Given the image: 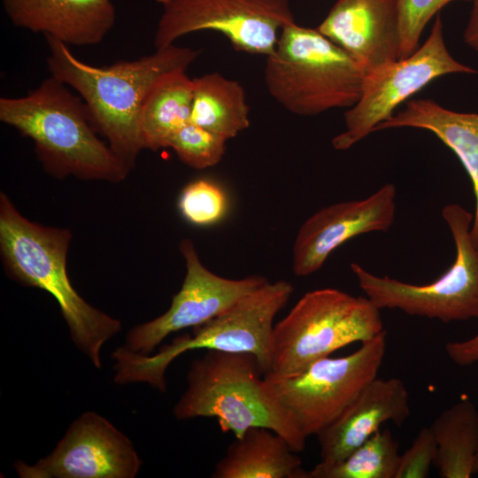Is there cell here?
Instances as JSON below:
<instances>
[{"label": "cell", "instance_id": "1", "mask_svg": "<svg viewBox=\"0 0 478 478\" xmlns=\"http://www.w3.org/2000/svg\"><path fill=\"white\" fill-rule=\"evenodd\" d=\"M46 42L50 76L80 95L96 132L131 171L143 149L139 119L147 94L165 73L188 69L200 50L173 44L134 60L95 66L77 58L64 42L51 37Z\"/></svg>", "mask_w": 478, "mask_h": 478}, {"label": "cell", "instance_id": "2", "mask_svg": "<svg viewBox=\"0 0 478 478\" xmlns=\"http://www.w3.org/2000/svg\"><path fill=\"white\" fill-rule=\"evenodd\" d=\"M50 76L20 97L0 98V120L35 143L50 175L120 182L130 172L95 129L88 108Z\"/></svg>", "mask_w": 478, "mask_h": 478}, {"label": "cell", "instance_id": "3", "mask_svg": "<svg viewBox=\"0 0 478 478\" xmlns=\"http://www.w3.org/2000/svg\"><path fill=\"white\" fill-rule=\"evenodd\" d=\"M71 239L67 228L29 220L5 193H0V254L7 274L24 286L50 294L73 343L101 368V349L120 331L121 323L89 304L72 285L66 271Z\"/></svg>", "mask_w": 478, "mask_h": 478}, {"label": "cell", "instance_id": "4", "mask_svg": "<svg viewBox=\"0 0 478 478\" xmlns=\"http://www.w3.org/2000/svg\"><path fill=\"white\" fill-rule=\"evenodd\" d=\"M177 420L215 418L223 433L240 438L252 427L281 436L297 453L306 436L278 400L257 357L250 352L208 351L194 359L187 389L173 409Z\"/></svg>", "mask_w": 478, "mask_h": 478}, {"label": "cell", "instance_id": "5", "mask_svg": "<svg viewBox=\"0 0 478 478\" xmlns=\"http://www.w3.org/2000/svg\"><path fill=\"white\" fill-rule=\"evenodd\" d=\"M292 292L293 286L287 281H267L215 318L193 328V335H179L156 354L142 355L125 346L117 348L112 353L114 382L148 383L165 392L169 365L184 352L198 349L252 353L264 374H267L274 319Z\"/></svg>", "mask_w": 478, "mask_h": 478}, {"label": "cell", "instance_id": "6", "mask_svg": "<svg viewBox=\"0 0 478 478\" xmlns=\"http://www.w3.org/2000/svg\"><path fill=\"white\" fill-rule=\"evenodd\" d=\"M366 74L341 47L316 28L296 21L281 31L264 70L270 95L300 116L351 108L361 96Z\"/></svg>", "mask_w": 478, "mask_h": 478}, {"label": "cell", "instance_id": "7", "mask_svg": "<svg viewBox=\"0 0 478 478\" xmlns=\"http://www.w3.org/2000/svg\"><path fill=\"white\" fill-rule=\"evenodd\" d=\"M380 311L366 297L337 289L305 293L274 325L271 367L264 376H295L336 350L374 337L384 330Z\"/></svg>", "mask_w": 478, "mask_h": 478}, {"label": "cell", "instance_id": "8", "mask_svg": "<svg viewBox=\"0 0 478 478\" xmlns=\"http://www.w3.org/2000/svg\"><path fill=\"white\" fill-rule=\"evenodd\" d=\"M442 216L453 237L456 257L435 281L423 285L407 283L351 264L359 288L380 310L398 309L444 323L478 319V250L470 235L473 214L458 204H450L443 208Z\"/></svg>", "mask_w": 478, "mask_h": 478}, {"label": "cell", "instance_id": "9", "mask_svg": "<svg viewBox=\"0 0 478 478\" xmlns=\"http://www.w3.org/2000/svg\"><path fill=\"white\" fill-rule=\"evenodd\" d=\"M386 344L384 329L347 356L323 358L295 376L264 378L303 434L317 436L377 377Z\"/></svg>", "mask_w": 478, "mask_h": 478}, {"label": "cell", "instance_id": "10", "mask_svg": "<svg viewBox=\"0 0 478 478\" xmlns=\"http://www.w3.org/2000/svg\"><path fill=\"white\" fill-rule=\"evenodd\" d=\"M161 7L156 50L180 37L212 30L225 35L237 50L269 56L284 27L295 22L289 0H155Z\"/></svg>", "mask_w": 478, "mask_h": 478}, {"label": "cell", "instance_id": "11", "mask_svg": "<svg viewBox=\"0 0 478 478\" xmlns=\"http://www.w3.org/2000/svg\"><path fill=\"white\" fill-rule=\"evenodd\" d=\"M455 73H478L458 62L446 48L443 21L438 15L422 46L367 73L359 100L344 113L345 129L332 140L337 150H345L374 132L390 118L394 110L435 79Z\"/></svg>", "mask_w": 478, "mask_h": 478}, {"label": "cell", "instance_id": "12", "mask_svg": "<svg viewBox=\"0 0 478 478\" xmlns=\"http://www.w3.org/2000/svg\"><path fill=\"white\" fill-rule=\"evenodd\" d=\"M179 248L186 264L181 288L165 313L127 333L125 347L133 352L150 354L170 334L211 320L268 281L260 275L235 280L212 273L202 264L189 238L182 239Z\"/></svg>", "mask_w": 478, "mask_h": 478}, {"label": "cell", "instance_id": "13", "mask_svg": "<svg viewBox=\"0 0 478 478\" xmlns=\"http://www.w3.org/2000/svg\"><path fill=\"white\" fill-rule=\"evenodd\" d=\"M142 460L130 439L108 420L85 412L68 428L54 450L34 465L21 459V478H134Z\"/></svg>", "mask_w": 478, "mask_h": 478}, {"label": "cell", "instance_id": "14", "mask_svg": "<svg viewBox=\"0 0 478 478\" xmlns=\"http://www.w3.org/2000/svg\"><path fill=\"white\" fill-rule=\"evenodd\" d=\"M397 189L388 182L369 197L328 205L300 227L292 252L295 275L308 276L348 240L366 233L387 232L395 220Z\"/></svg>", "mask_w": 478, "mask_h": 478}, {"label": "cell", "instance_id": "15", "mask_svg": "<svg viewBox=\"0 0 478 478\" xmlns=\"http://www.w3.org/2000/svg\"><path fill=\"white\" fill-rule=\"evenodd\" d=\"M316 29L367 73L398 59L397 0H337Z\"/></svg>", "mask_w": 478, "mask_h": 478}, {"label": "cell", "instance_id": "16", "mask_svg": "<svg viewBox=\"0 0 478 478\" xmlns=\"http://www.w3.org/2000/svg\"><path fill=\"white\" fill-rule=\"evenodd\" d=\"M409 394L398 378L370 382L355 400L328 427L317 435L320 462L334 464L344 459L391 421L402 426L410 415Z\"/></svg>", "mask_w": 478, "mask_h": 478}, {"label": "cell", "instance_id": "17", "mask_svg": "<svg viewBox=\"0 0 478 478\" xmlns=\"http://www.w3.org/2000/svg\"><path fill=\"white\" fill-rule=\"evenodd\" d=\"M18 27L43 34L66 45L100 43L112 28L116 12L111 0H2Z\"/></svg>", "mask_w": 478, "mask_h": 478}, {"label": "cell", "instance_id": "18", "mask_svg": "<svg viewBox=\"0 0 478 478\" xmlns=\"http://www.w3.org/2000/svg\"><path fill=\"white\" fill-rule=\"evenodd\" d=\"M398 127L420 128L434 134L463 165L475 197L470 235L478 250V114L454 112L432 99H414L407 101L403 111L378 124L374 132Z\"/></svg>", "mask_w": 478, "mask_h": 478}, {"label": "cell", "instance_id": "19", "mask_svg": "<svg viewBox=\"0 0 478 478\" xmlns=\"http://www.w3.org/2000/svg\"><path fill=\"white\" fill-rule=\"evenodd\" d=\"M279 434L252 427L229 444L212 478H302V459Z\"/></svg>", "mask_w": 478, "mask_h": 478}, {"label": "cell", "instance_id": "20", "mask_svg": "<svg viewBox=\"0 0 478 478\" xmlns=\"http://www.w3.org/2000/svg\"><path fill=\"white\" fill-rule=\"evenodd\" d=\"M179 68L162 75L143 104L139 128L143 149L167 148L172 136L189 122L194 82Z\"/></svg>", "mask_w": 478, "mask_h": 478}, {"label": "cell", "instance_id": "21", "mask_svg": "<svg viewBox=\"0 0 478 478\" xmlns=\"http://www.w3.org/2000/svg\"><path fill=\"white\" fill-rule=\"evenodd\" d=\"M429 428L436 442L434 465L440 477L469 478L478 472V410L471 400L444 410Z\"/></svg>", "mask_w": 478, "mask_h": 478}, {"label": "cell", "instance_id": "22", "mask_svg": "<svg viewBox=\"0 0 478 478\" xmlns=\"http://www.w3.org/2000/svg\"><path fill=\"white\" fill-rule=\"evenodd\" d=\"M194 96L189 122L227 141L250 126V108L243 87L219 73L193 79Z\"/></svg>", "mask_w": 478, "mask_h": 478}, {"label": "cell", "instance_id": "23", "mask_svg": "<svg viewBox=\"0 0 478 478\" xmlns=\"http://www.w3.org/2000/svg\"><path fill=\"white\" fill-rule=\"evenodd\" d=\"M400 454L389 429H379L344 459L319 462L302 478H396Z\"/></svg>", "mask_w": 478, "mask_h": 478}, {"label": "cell", "instance_id": "24", "mask_svg": "<svg viewBox=\"0 0 478 478\" xmlns=\"http://www.w3.org/2000/svg\"><path fill=\"white\" fill-rule=\"evenodd\" d=\"M227 140L198 125L188 122L170 139L167 148L174 150L181 161L195 169L217 165L226 152Z\"/></svg>", "mask_w": 478, "mask_h": 478}, {"label": "cell", "instance_id": "25", "mask_svg": "<svg viewBox=\"0 0 478 478\" xmlns=\"http://www.w3.org/2000/svg\"><path fill=\"white\" fill-rule=\"evenodd\" d=\"M178 208L189 222L197 226H209L223 218L227 199L218 184L200 179L184 187L179 197Z\"/></svg>", "mask_w": 478, "mask_h": 478}, {"label": "cell", "instance_id": "26", "mask_svg": "<svg viewBox=\"0 0 478 478\" xmlns=\"http://www.w3.org/2000/svg\"><path fill=\"white\" fill-rule=\"evenodd\" d=\"M453 1L458 0H397L400 35L398 59L406 58L419 48L421 33L428 22Z\"/></svg>", "mask_w": 478, "mask_h": 478}, {"label": "cell", "instance_id": "27", "mask_svg": "<svg viewBox=\"0 0 478 478\" xmlns=\"http://www.w3.org/2000/svg\"><path fill=\"white\" fill-rule=\"evenodd\" d=\"M436 442L428 428H422L411 446L400 455L396 478H426L436 456Z\"/></svg>", "mask_w": 478, "mask_h": 478}, {"label": "cell", "instance_id": "28", "mask_svg": "<svg viewBox=\"0 0 478 478\" xmlns=\"http://www.w3.org/2000/svg\"><path fill=\"white\" fill-rule=\"evenodd\" d=\"M445 351L450 359L459 366L478 362V334L467 340L447 343Z\"/></svg>", "mask_w": 478, "mask_h": 478}, {"label": "cell", "instance_id": "29", "mask_svg": "<svg viewBox=\"0 0 478 478\" xmlns=\"http://www.w3.org/2000/svg\"><path fill=\"white\" fill-rule=\"evenodd\" d=\"M471 1L473 5L464 32V40L466 44L478 52V0Z\"/></svg>", "mask_w": 478, "mask_h": 478}, {"label": "cell", "instance_id": "30", "mask_svg": "<svg viewBox=\"0 0 478 478\" xmlns=\"http://www.w3.org/2000/svg\"><path fill=\"white\" fill-rule=\"evenodd\" d=\"M477 469H478V458H477Z\"/></svg>", "mask_w": 478, "mask_h": 478}]
</instances>
